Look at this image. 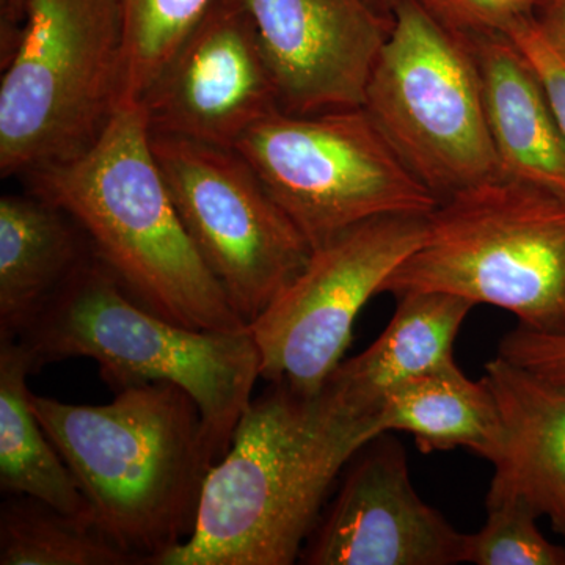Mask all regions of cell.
Returning a JSON list of instances; mask_svg holds the SVG:
<instances>
[{"instance_id":"obj_1","label":"cell","mask_w":565,"mask_h":565,"mask_svg":"<svg viewBox=\"0 0 565 565\" xmlns=\"http://www.w3.org/2000/svg\"><path fill=\"white\" fill-rule=\"evenodd\" d=\"M381 437L326 386L270 384L252 399L204 481L191 537L158 565H289L300 559L341 471Z\"/></svg>"},{"instance_id":"obj_2","label":"cell","mask_w":565,"mask_h":565,"mask_svg":"<svg viewBox=\"0 0 565 565\" xmlns=\"http://www.w3.org/2000/svg\"><path fill=\"white\" fill-rule=\"evenodd\" d=\"M110 404L32 393L44 433L68 465L107 541L145 565L191 537L212 465L202 415L169 382L129 386Z\"/></svg>"},{"instance_id":"obj_3","label":"cell","mask_w":565,"mask_h":565,"mask_svg":"<svg viewBox=\"0 0 565 565\" xmlns=\"http://www.w3.org/2000/svg\"><path fill=\"white\" fill-rule=\"evenodd\" d=\"M29 177L141 307L193 330L247 329L182 225L140 103L121 102L88 150Z\"/></svg>"},{"instance_id":"obj_4","label":"cell","mask_w":565,"mask_h":565,"mask_svg":"<svg viewBox=\"0 0 565 565\" xmlns=\"http://www.w3.org/2000/svg\"><path fill=\"white\" fill-rule=\"evenodd\" d=\"M18 340L36 371L81 356L98 363L115 393L154 382L181 386L199 407L214 463L228 451L262 379L250 327L204 332L167 321L137 303L93 252Z\"/></svg>"},{"instance_id":"obj_5","label":"cell","mask_w":565,"mask_h":565,"mask_svg":"<svg viewBox=\"0 0 565 565\" xmlns=\"http://www.w3.org/2000/svg\"><path fill=\"white\" fill-rule=\"evenodd\" d=\"M448 292L565 332V196L498 177L440 200L381 294Z\"/></svg>"},{"instance_id":"obj_6","label":"cell","mask_w":565,"mask_h":565,"mask_svg":"<svg viewBox=\"0 0 565 565\" xmlns=\"http://www.w3.org/2000/svg\"><path fill=\"white\" fill-rule=\"evenodd\" d=\"M0 173L32 174L92 147L120 104L125 33L117 0H24L7 24Z\"/></svg>"},{"instance_id":"obj_7","label":"cell","mask_w":565,"mask_h":565,"mask_svg":"<svg viewBox=\"0 0 565 565\" xmlns=\"http://www.w3.org/2000/svg\"><path fill=\"white\" fill-rule=\"evenodd\" d=\"M363 109L438 200L501 177L470 40L411 0H396Z\"/></svg>"},{"instance_id":"obj_8","label":"cell","mask_w":565,"mask_h":565,"mask_svg":"<svg viewBox=\"0 0 565 565\" xmlns=\"http://www.w3.org/2000/svg\"><path fill=\"white\" fill-rule=\"evenodd\" d=\"M234 150L247 159L311 247L385 215H429L440 203L363 107L253 126Z\"/></svg>"},{"instance_id":"obj_9","label":"cell","mask_w":565,"mask_h":565,"mask_svg":"<svg viewBox=\"0 0 565 565\" xmlns=\"http://www.w3.org/2000/svg\"><path fill=\"white\" fill-rule=\"evenodd\" d=\"M151 145L182 225L250 326L302 273L313 247L234 148L159 134Z\"/></svg>"},{"instance_id":"obj_10","label":"cell","mask_w":565,"mask_h":565,"mask_svg":"<svg viewBox=\"0 0 565 565\" xmlns=\"http://www.w3.org/2000/svg\"><path fill=\"white\" fill-rule=\"evenodd\" d=\"M427 215H385L315 248L302 273L255 322L262 379L315 394L343 363L364 305L419 247Z\"/></svg>"},{"instance_id":"obj_11","label":"cell","mask_w":565,"mask_h":565,"mask_svg":"<svg viewBox=\"0 0 565 565\" xmlns=\"http://www.w3.org/2000/svg\"><path fill=\"white\" fill-rule=\"evenodd\" d=\"M151 134L234 148L281 110L255 22L239 0H215L141 98Z\"/></svg>"},{"instance_id":"obj_12","label":"cell","mask_w":565,"mask_h":565,"mask_svg":"<svg viewBox=\"0 0 565 565\" xmlns=\"http://www.w3.org/2000/svg\"><path fill=\"white\" fill-rule=\"evenodd\" d=\"M351 463L337 498L305 544L303 564L465 563L467 534L416 493L399 444L381 435Z\"/></svg>"},{"instance_id":"obj_13","label":"cell","mask_w":565,"mask_h":565,"mask_svg":"<svg viewBox=\"0 0 565 565\" xmlns=\"http://www.w3.org/2000/svg\"><path fill=\"white\" fill-rule=\"evenodd\" d=\"M255 22L281 110L363 107L393 20L370 0H239Z\"/></svg>"},{"instance_id":"obj_14","label":"cell","mask_w":565,"mask_h":565,"mask_svg":"<svg viewBox=\"0 0 565 565\" xmlns=\"http://www.w3.org/2000/svg\"><path fill=\"white\" fill-rule=\"evenodd\" d=\"M484 381L501 422L486 504L519 501L565 537V385L501 355L486 364Z\"/></svg>"},{"instance_id":"obj_15","label":"cell","mask_w":565,"mask_h":565,"mask_svg":"<svg viewBox=\"0 0 565 565\" xmlns=\"http://www.w3.org/2000/svg\"><path fill=\"white\" fill-rule=\"evenodd\" d=\"M468 40L501 177L565 196V140L533 63L511 36Z\"/></svg>"},{"instance_id":"obj_16","label":"cell","mask_w":565,"mask_h":565,"mask_svg":"<svg viewBox=\"0 0 565 565\" xmlns=\"http://www.w3.org/2000/svg\"><path fill=\"white\" fill-rule=\"evenodd\" d=\"M66 212L40 196L0 200V340H18L88 256Z\"/></svg>"},{"instance_id":"obj_17","label":"cell","mask_w":565,"mask_h":565,"mask_svg":"<svg viewBox=\"0 0 565 565\" xmlns=\"http://www.w3.org/2000/svg\"><path fill=\"white\" fill-rule=\"evenodd\" d=\"M475 307L455 294H405L381 337L341 363L323 386L356 415L375 422L390 390L455 359L457 334Z\"/></svg>"},{"instance_id":"obj_18","label":"cell","mask_w":565,"mask_h":565,"mask_svg":"<svg viewBox=\"0 0 565 565\" xmlns=\"http://www.w3.org/2000/svg\"><path fill=\"white\" fill-rule=\"evenodd\" d=\"M375 424L381 435L411 434L423 452L468 448L487 460L501 433L489 384L468 379L455 359L390 390Z\"/></svg>"},{"instance_id":"obj_19","label":"cell","mask_w":565,"mask_h":565,"mask_svg":"<svg viewBox=\"0 0 565 565\" xmlns=\"http://www.w3.org/2000/svg\"><path fill=\"white\" fill-rule=\"evenodd\" d=\"M33 371L35 360L20 340H0V489L36 498L95 527L90 505L33 412Z\"/></svg>"},{"instance_id":"obj_20","label":"cell","mask_w":565,"mask_h":565,"mask_svg":"<svg viewBox=\"0 0 565 565\" xmlns=\"http://www.w3.org/2000/svg\"><path fill=\"white\" fill-rule=\"evenodd\" d=\"M0 564L143 565L95 527L24 494H6L0 505Z\"/></svg>"},{"instance_id":"obj_21","label":"cell","mask_w":565,"mask_h":565,"mask_svg":"<svg viewBox=\"0 0 565 565\" xmlns=\"http://www.w3.org/2000/svg\"><path fill=\"white\" fill-rule=\"evenodd\" d=\"M125 33L121 102L140 103L215 0H117Z\"/></svg>"},{"instance_id":"obj_22","label":"cell","mask_w":565,"mask_h":565,"mask_svg":"<svg viewBox=\"0 0 565 565\" xmlns=\"http://www.w3.org/2000/svg\"><path fill=\"white\" fill-rule=\"evenodd\" d=\"M484 526L467 534L465 563L478 565H565V545L539 530L535 512L519 501L487 503Z\"/></svg>"},{"instance_id":"obj_23","label":"cell","mask_w":565,"mask_h":565,"mask_svg":"<svg viewBox=\"0 0 565 565\" xmlns=\"http://www.w3.org/2000/svg\"><path fill=\"white\" fill-rule=\"evenodd\" d=\"M435 21L465 39L508 35L534 18L542 0H411Z\"/></svg>"},{"instance_id":"obj_24","label":"cell","mask_w":565,"mask_h":565,"mask_svg":"<svg viewBox=\"0 0 565 565\" xmlns=\"http://www.w3.org/2000/svg\"><path fill=\"white\" fill-rule=\"evenodd\" d=\"M498 355L565 385V332H539L520 326L505 334Z\"/></svg>"},{"instance_id":"obj_25","label":"cell","mask_w":565,"mask_h":565,"mask_svg":"<svg viewBox=\"0 0 565 565\" xmlns=\"http://www.w3.org/2000/svg\"><path fill=\"white\" fill-rule=\"evenodd\" d=\"M537 71L565 140V55L550 43L534 18L508 33Z\"/></svg>"},{"instance_id":"obj_26","label":"cell","mask_w":565,"mask_h":565,"mask_svg":"<svg viewBox=\"0 0 565 565\" xmlns=\"http://www.w3.org/2000/svg\"><path fill=\"white\" fill-rule=\"evenodd\" d=\"M534 20L550 43L565 55V0H542Z\"/></svg>"},{"instance_id":"obj_27","label":"cell","mask_w":565,"mask_h":565,"mask_svg":"<svg viewBox=\"0 0 565 565\" xmlns=\"http://www.w3.org/2000/svg\"><path fill=\"white\" fill-rule=\"evenodd\" d=\"M24 13V0H2V17L7 24H20Z\"/></svg>"},{"instance_id":"obj_28","label":"cell","mask_w":565,"mask_h":565,"mask_svg":"<svg viewBox=\"0 0 565 565\" xmlns=\"http://www.w3.org/2000/svg\"><path fill=\"white\" fill-rule=\"evenodd\" d=\"M370 2L373 3L375 10L393 20V9L396 6V0H370Z\"/></svg>"}]
</instances>
